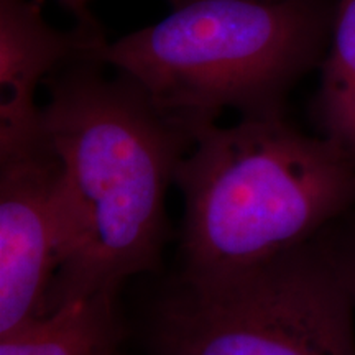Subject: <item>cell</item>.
Segmentation results:
<instances>
[{"mask_svg": "<svg viewBox=\"0 0 355 355\" xmlns=\"http://www.w3.org/2000/svg\"><path fill=\"white\" fill-rule=\"evenodd\" d=\"M74 58L50 74L42 135L61 166L66 254L46 313L83 296L117 295L155 270L166 232V193L194 135L155 107L132 79Z\"/></svg>", "mask_w": 355, "mask_h": 355, "instance_id": "6da1fadb", "label": "cell"}, {"mask_svg": "<svg viewBox=\"0 0 355 355\" xmlns=\"http://www.w3.org/2000/svg\"><path fill=\"white\" fill-rule=\"evenodd\" d=\"M115 355H119V354H115Z\"/></svg>", "mask_w": 355, "mask_h": 355, "instance_id": "8fae6325", "label": "cell"}, {"mask_svg": "<svg viewBox=\"0 0 355 355\" xmlns=\"http://www.w3.org/2000/svg\"><path fill=\"white\" fill-rule=\"evenodd\" d=\"M313 114L319 133L355 163V0L334 8Z\"/></svg>", "mask_w": 355, "mask_h": 355, "instance_id": "ba28073f", "label": "cell"}, {"mask_svg": "<svg viewBox=\"0 0 355 355\" xmlns=\"http://www.w3.org/2000/svg\"><path fill=\"white\" fill-rule=\"evenodd\" d=\"M326 237L355 308V212L327 227Z\"/></svg>", "mask_w": 355, "mask_h": 355, "instance_id": "9c48e42d", "label": "cell"}, {"mask_svg": "<svg viewBox=\"0 0 355 355\" xmlns=\"http://www.w3.org/2000/svg\"><path fill=\"white\" fill-rule=\"evenodd\" d=\"M42 0H0V159L43 144L37 89L68 61L94 56L104 44L96 26L58 32L44 21Z\"/></svg>", "mask_w": 355, "mask_h": 355, "instance_id": "8992f818", "label": "cell"}, {"mask_svg": "<svg viewBox=\"0 0 355 355\" xmlns=\"http://www.w3.org/2000/svg\"><path fill=\"white\" fill-rule=\"evenodd\" d=\"M175 184L184 201L181 282L247 272L355 212V163L283 112L198 128Z\"/></svg>", "mask_w": 355, "mask_h": 355, "instance_id": "7a4b0ae2", "label": "cell"}, {"mask_svg": "<svg viewBox=\"0 0 355 355\" xmlns=\"http://www.w3.org/2000/svg\"><path fill=\"white\" fill-rule=\"evenodd\" d=\"M61 166L46 144L0 159V336L46 314L66 254Z\"/></svg>", "mask_w": 355, "mask_h": 355, "instance_id": "5b68a950", "label": "cell"}, {"mask_svg": "<svg viewBox=\"0 0 355 355\" xmlns=\"http://www.w3.org/2000/svg\"><path fill=\"white\" fill-rule=\"evenodd\" d=\"M159 355H355V308L326 230L214 282L178 283L155 322Z\"/></svg>", "mask_w": 355, "mask_h": 355, "instance_id": "277c9868", "label": "cell"}, {"mask_svg": "<svg viewBox=\"0 0 355 355\" xmlns=\"http://www.w3.org/2000/svg\"><path fill=\"white\" fill-rule=\"evenodd\" d=\"M60 6H63L66 10L78 17L81 20V25H92V19L89 15V0H56Z\"/></svg>", "mask_w": 355, "mask_h": 355, "instance_id": "30bf717a", "label": "cell"}, {"mask_svg": "<svg viewBox=\"0 0 355 355\" xmlns=\"http://www.w3.org/2000/svg\"><path fill=\"white\" fill-rule=\"evenodd\" d=\"M327 0H176L162 21L96 53L194 135L227 109L283 112L290 89L322 60Z\"/></svg>", "mask_w": 355, "mask_h": 355, "instance_id": "3957f363", "label": "cell"}, {"mask_svg": "<svg viewBox=\"0 0 355 355\" xmlns=\"http://www.w3.org/2000/svg\"><path fill=\"white\" fill-rule=\"evenodd\" d=\"M122 329L115 295L83 296L0 336V355H115Z\"/></svg>", "mask_w": 355, "mask_h": 355, "instance_id": "52a82bcc", "label": "cell"}]
</instances>
